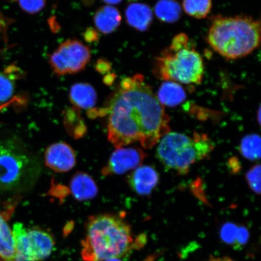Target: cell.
<instances>
[{
  "label": "cell",
  "instance_id": "8992f818",
  "mask_svg": "<svg viewBox=\"0 0 261 261\" xmlns=\"http://www.w3.org/2000/svg\"><path fill=\"white\" fill-rule=\"evenodd\" d=\"M214 149L208 136L195 133L193 138L184 134L168 133L156 149V156L165 168L185 175L195 163L207 158Z\"/></svg>",
  "mask_w": 261,
  "mask_h": 261
},
{
  "label": "cell",
  "instance_id": "d6986e66",
  "mask_svg": "<svg viewBox=\"0 0 261 261\" xmlns=\"http://www.w3.org/2000/svg\"><path fill=\"white\" fill-rule=\"evenodd\" d=\"M155 13L159 20L173 23L180 18L181 8L176 0H159L155 6Z\"/></svg>",
  "mask_w": 261,
  "mask_h": 261
},
{
  "label": "cell",
  "instance_id": "7402d4cb",
  "mask_svg": "<svg viewBox=\"0 0 261 261\" xmlns=\"http://www.w3.org/2000/svg\"><path fill=\"white\" fill-rule=\"evenodd\" d=\"M15 84L12 76L0 71V105L9 102L14 96Z\"/></svg>",
  "mask_w": 261,
  "mask_h": 261
},
{
  "label": "cell",
  "instance_id": "484cf974",
  "mask_svg": "<svg viewBox=\"0 0 261 261\" xmlns=\"http://www.w3.org/2000/svg\"><path fill=\"white\" fill-rule=\"evenodd\" d=\"M207 261H236L229 257H212Z\"/></svg>",
  "mask_w": 261,
  "mask_h": 261
},
{
  "label": "cell",
  "instance_id": "e0dca14e",
  "mask_svg": "<svg viewBox=\"0 0 261 261\" xmlns=\"http://www.w3.org/2000/svg\"><path fill=\"white\" fill-rule=\"evenodd\" d=\"M156 97L163 106L173 107L184 102L187 94L179 84L166 81L160 87Z\"/></svg>",
  "mask_w": 261,
  "mask_h": 261
},
{
  "label": "cell",
  "instance_id": "8fae6325",
  "mask_svg": "<svg viewBox=\"0 0 261 261\" xmlns=\"http://www.w3.org/2000/svg\"><path fill=\"white\" fill-rule=\"evenodd\" d=\"M33 255L35 261L47 258L54 247V241L50 234L38 228L28 229Z\"/></svg>",
  "mask_w": 261,
  "mask_h": 261
},
{
  "label": "cell",
  "instance_id": "83f0119b",
  "mask_svg": "<svg viewBox=\"0 0 261 261\" xmlns=\"http://www.w3.org/2000/svg\"><path fill=\"white\" fill-rule=\"evenodd\" d=\"M104 261H122V260L119 258H112V259H107V260H106Z\"/></svg>",
  "mask_w": 261,
  "mask_h": 261
},
{
  "label": "cell",
  "instance_id": "4316f807",
  "mask_svg": "<svg viewBox=\"0 0 261 261\" xmlns=\"http://www.w3.org/2000/svg\"><path fill=\"white\" fill-rule=\"evenodd\" d=\"M102 1L109 5H116L121 3L122 0H102Z\"/></svg>",
  "mask_w": 261,
  "mask_h": 261
},
{
  "label": "cell",
  "instance_id": "44dd1931",
  "mask_svg": "<svg viewBox=\"0 0 261 261\" xmlns=\"http://www.w3.org/2000/svg\"><path fill=\"white\" fill-rule=\"evenodd\" d=\"M212 6V0H182V7L187 14L197 19L206 17Z\"/></svg>",
  "mask_w": 261,
  "mask_h": 261
},
{
  "label": "cell",
  "instance_id": "ffe728a7",
  "mask_svg": "<svg viewBox=\"0 0 261 261\" xmlns=\"http://www.w3.org/2000/svg\"><path fill=\"white\" fill-rule=\"evenodd\" d=\"M240 152L250 161H259L260 158V139L258 135H251L241 140Z\"/></svg>",
  "mask_w": 261,
  "mask_h": 261
},
{
  "label": "cell",
  "instance_id": "4fadbf2b",
  "mask_svg": "<svg viewBox=\"0 0 261 261\" xmlns=\"http://www.w3.org/2000/svg\"><path fill=\"white\" fill-rule=\"evenodd\" d=\"M125 15L127 23L139 31L148 30L153 19L151 8L139 3L130 4L126 9Z\"/></svg>",
  "mask_w": 261,
  "mask_h": 261
},
{
  "label": "cell",
  "instance_id": "52a82bcc",
  "mask_svg": "<svg viewBox=\"0 0 261 261\" xmlns=\"http://www.w3.org/2000/svg\"><path fill=\"white\" fill-rule=\"evenodd\" d=\"M91 59L90 49L77 40H68L49 56V64L58 76L80 72Z\"/></svg>",
  "mask_w": 261,
  "mask_h": 261
},
{
  "label": "cell",
  "instance_id": "5bb4252c",
  "mask_svg": "<svg viewBox=\"0 0 261 261\" xmlns=\"http://www.w3.org/2000/svg\"><path fill=\"white\" fill-rule=\"evenodd\" d=\"M70 190L74 198L79 201L89 200L96 197L97 187L89 174L78 172L70 181Z\"/></svg>",
  "mask_w": 261,
  "mask_h": 261
},
{
  "label": "cell",
  "instance_id": "ba28073f",
  "mask_svg": "<svg viewBox=\"0 0 261 261\" xmlns=\"http://www.w3.org/2000/svg\"><path fill=\"white\" fill-rule=\"evenodd\" d=\"M146 158L145 152L138 148H117L111 155L102 170L103 175L123 174L138 168Z\"/></svg>",
  "mask_w": 261,
  "mask_h": 261
},
{
  "label": "cell",
  "instance_id": "cb8c5ba5",
  "mask_svg": "<svg viewBox=\"0 0 261 261\" xmlns=\"http://www.w3.org/2000/svg\"><path fill=\"white\" fill-rule=\"evenodd\" d=\"M19 7L29 14H35L45 8L46 0H18Z\"/></svg>",
  "mask_w": 261,
  "mask_h": 261
},
{
  "label": "cell",
  "instance_id": "9c48e42d",
  "mask_svg": "<svg viewBox=\"0 0 261 261\" xmlns=\"http://www.w3.org/2000/svg\"><path fill=\"white\" fill-rule=\"evenodd\" d=\"M45 164L57 172L71 170L76 165V155L71 147L64 142L54 143L45 153Z\"/></svg>",
  "mask_w": 261,
  "mask_h": 261
},
{
  "label": "cell",
  "instance_id": "5b68a950",
  "mask_svg": "<svg viewBox=\"0 0 261 261\" xmlns=\"http://www.w3.org/2000/svg\"><path fill=\"white\" fill-rule=\"evenodd\" d=\"M40 171V161L19 141L0 140V191H25L34 185Z\"/></svg>",
  "mask_w": 261,
  "mask_h": 261
},
{
  "label": "cell",
  "instance_id": "30bf717a",
  "mask_svg": "<svg viewBox=\"0 0 261 261\" xmlns=\"http://www.w3.org/2000/svg\"><path fill=\"white\" fill-rule=\"evenodd\" d=\"M159 174L150 166H139L129 178L130 188L136 193L147 195L151 193L159 184Z\"/></svg>",
  "mask_w": 261,
  "mask_h": 261
},
{
  "label": "cell",
  "instance_id": "9a60e30c",
  "mask_svg": "<svg viewBox=\"0 0 261 261\" xmlns=\"http://www.w3.org/2000/svg\"><path fill=\"white\" fill-rule=\"evenodd\" d=\"M15 249V261H35L28 233L24 225L17 223L12 228Z\"/></svg>",
  "mask_w": 261,
  "mask_h": 261
},
{
  "label": "cell",
  "instance_id": "3957f363",
  "mask_svg": "<svg viewBox=\"0 0 261 261\" xmlns=\"http://www.w3.org/2000/svg\"><path fill=\"white\" fill-rule=\"evenodd\" d=\"M208 44L227 60L250 54L259 46L260 21L246 15L217 16L208 31Z\"/></svg>",
  "mask_w": 261,
  "mask_h": 261
},
{
  "label": "cell",
  "instance_id": "d4e9b609",
  "mask_svg": "<svg viewBox=\"0 0 261 261\" xmlns=\"http://www.w3.org/2000/svg\"><path fill=\"white\" fill-rule=\"evenodd\" d=\"M111 66L107 61L100 60L97 62L96 69L100 73L107 72L110 70Z\"/></svg>",
  "mask_w": 261,
  "mask_h": 261
},
{
  "label": "cell",
  "instance_id": "7c38bea8",
  "mask_svg": "<svg viewBox=\"0 0 261 261\" xmlns=\"http://www.w3.org/2000/svg\"><path fill=\"white\" fill-rule=\"evenodd\" d=\"M93 21L98 31L103 34H110L119 27L122 16L116 8L107 5L97 10Z\"/></svg>",
  "mask_w": 261,
  "mask_h": 261
},
{
  "label": "cell",
  "instance_id": "277c9868",
  "mask_svg": "<svg viewBox=\"0 0 261 261\" xmlns=\"http://www.w3.org/2000/svg\"><path fill=\"white\" fill-rule=\"evenodd\" d=\"M201 55L185 34L175 36L170 46L156 58L155 76L161 80L185 84H200L204 75Z\"/></svg>",
  "mask_w": 261,
  "mask_h": 261
},
{
  "label": "cell",
  "instance_id": "2e32d148",
  "mask_svg": "<svg viewBox=\"0 0 261 261\" xmlns=\"http://www.w3.org/2000/svg\"><path fill=\"white\" fill-rule=\"evenodd\" d=\"M71 102L83 109H90L96 105L97 94L92 86L81 83L73 85L69 93Z\"/></svg>",
  "mask_w": 261,
  "mask_h": 261
},
{
  "label": "cell",
  "instance_id": "f1b7e54d",
  "mask_svg": "<svg viewBox=\"0 0 261 261\" xmlns=\"http://www.w3.org/2000/svg\"><path fill=\"white\" fill-rule=\"evenodd\" d=\"M260 109L259 108L258 110V122L260 123Z\"/></svg>",
  "mask_w": 261,
  "mask_h": 261
},
{
  "label": "cell",
  "instance_id": "7a4b0ae2",
  "mask_svg": "<svg viewBox=\"0 0 261 261\" xmlns=\"http://www.w3.org/2000/svg\"><path fill=\"white\" fill-rule=\"evenodd\" d=\"M135 246L132 228L122 218L98 215L88 221L81 255L85 261L120 259Z\"/></svg>",
  "mask_w": 261,
  "mask_h": 261
},
{
  "label": "cell",
  "instance_id": "603a6c76",
  "mask_svg": "<svg viewBox=\"0 0 261 261\" xmlns=\"http://www.w3.org/2000/svg\"><path fill=\"white\" fill-rule=\"evenodd\" d=\"M248 185L256 194L260 193V165H257L251 168L246 174Z\"/></svg>",
  "mask_w": 261,
  "mask_h": 261
},
{
  "label": "cell",
  "instance_id": "ac0fdd59",
  "mask_svg": "<svg viewBox=\"0 0 261 261\" xmlns=\"http://www.w3.org/2000/svg\"><path fill=\"white\" fill-rule=\"evenodd\" d=\"M0 261H15L12 230L0 212Z\"/></svg>",
  "mask_w": 261,
  "mask_h": 261
},
{
  "label": "cell",
  "instance_id": "6da1fadb",
  "mask_svg": "<svg viewBox=\"0 0 261 261\" xmlns=\"http://www.w3.org/2000/svg\"><path fill=\"white\" fill-rule=\"evenodd\" d=\"M106 110L108 138L116 148L135 143L152 148L170 130L169 116L140 74L120 82Z\"/></svg>",
  "mask_w": 261,
  "mask_h": 261
}]
</instances>
